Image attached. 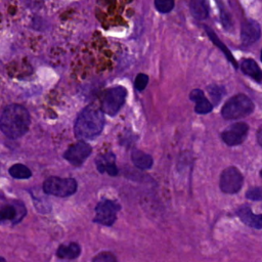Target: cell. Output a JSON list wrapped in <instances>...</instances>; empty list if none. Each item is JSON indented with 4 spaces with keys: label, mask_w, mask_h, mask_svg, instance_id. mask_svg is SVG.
I'll return each instance as SVG.
<instances>
[{
    "label": "cell",
    "mask_w": 262,
    "mask_h": 262,
    "mask_svg": "<svg viewBox=\"0 0 262 262\" xmlns=\"http://www.w3.org/2000/svg\"><path fill=\"white\" fill-rule=\"evenodd\" d=\"M31 123L30 114L27 108L19 104L5 106L0 119L1 131L9 138L15 139L25 135Z\"/></svg>",
    "instance_id": "obj_1"
},
{
    "label": "cell",
    "mask_w": 262,
    "mask_h": 262,
    "mask_svg": "<svg viewBox=\"0 0 262 262\" xmlns=\"http://www.w3.org/2000/svg\"><path fill=\"white\" fill-rule=\"evenodd\" d=\"M103 126L104 116L102 110L89 105L78 116L74 125V131L77 138L92 139L101 133Z\"/></svg>",
    "instance_id": "obj_2"
},
{
    "label": "cell",
    "mask_w": 262,
    "mask_h": 262,
    "mask_svg": "<svg viewBox=\"0 0 262 262\" xmlns=\"http://www.w3.org/2000/svg\"><path fill=\"white\" fill-rule=\"evenodd\" d=\"M255 105L245 94H236L229 98L221 110V115L226 120L244 118L253 113Z\"/></svg>",
    "instance_id": "obj_3"
},
{
    "label": "cell",
    "mask_w": 262,
    "mask_h": 262,
    "mask_svg": "<svg viewBox=\"0 0 262 262\" xmlns=\"http://www.w3.org/2000/svg\"><path fill=\"white\" fill-rule=\"evenodd\" d=\"M43 190L47 194L66 198L76 192L77 182L73 178H60L52 176L44 181Z\"/></svg>",
    "instance_id": "obj_4"
},
{
    "label": "cell",
    "mask_w": 262,
    "mask_h": 262,
    "mask_svg": "<svg viewBox=\"0 0 262 262\" xmlns=\"http://www.w3.org/2000/svg\"><path fill=\"white\" fill-rule=\"evenodd\" d=\"M127 96V91L122 86L110 88L102 99L101 110L108 116H115L123 106Z\"/></svg>",
    "instance_id": "obj_5"
},
{
    "label": "cell",
    "mask_w": 262,
    "mask_h": 262,
    "mask_svg": "<svg viewBox=\"0 0 262 262\" xmlns=\"http://www.w3.org/2000/svg\"><path fill=\"white\" fill-rule=\"evenodd\" d=\"M244 183V176L235 167L224 169L220 175L219 186L224 193H236L241 190Z\"/></svg>",
    "instance_id": "obj_6"
},
{
    "label": "cell",
    "mask_w": 262,
    "mask_h": 262,
    "mask_svg": "<svg viewBox=\"0 0 262 262\" xmlns=\"http://www.w3.org/2000/svg\"><path fill=\"white\" fill-rule=\"evenodd\" d=\"M120 205H118L116 202L111 200H103L96 205V215L93 221L105 226H111L115 223L117 212L120 210Z\"/></svg>",
    "instance_id": "obj_7"
},
{
    "label": "cell",
    "mask_w": 262,
    "mask_h": 262,
    "mask_svg": "<svg viewBox=\"0 0 262 262\" xmlns=\"http://www.w3.org/2000/svg\"><path fill=\"white\" fill-rule=\"evenodd\" d=\"M249 132L248 124L244 122H237L230 125L221 133L222 140L229 146H234L243 143L247 138Z\"/></svg>",
    "instance_id": "obj_8"
},
{
    "label": "cell",
    "mask_w": 262,
    "mask_h": 262,
    "mask_svg": "<svg viewBox=\"0 0 262 262\" xmlns=\"http://www.w3.org/2000/svg\"><path fill=\"white\" fill-rule=\"evenodd\" d=\"M91 146L85 141H79L71 145L63 154L64 159L73 166L80 167L91 154Z\"/></svg>",
    "instance_id": "obj_9"
},
{
    "label": "cell",
    "mask_w": 262,
    "mask_h": 262,
    "mask_svg": "<svg viewBox=\"0 0 262 262\" xmlns=\"http://www.w3.org/2000/svg\"><path fill=\"white\" fill-rule=\"evenodd\" d=\"M261 37L260 25L254 19H248L243 23L241 28V39L244 46H250Z\"/></svg>",
    "instance_id": "obj_10"
},
{
    "label": "cell",
    "mask_w": 262,
    "mask_h": 262,
    "mask_svg": "<svg viewBox=\"0 0 262 262\" xmlns=\"http://www.w3.org/2000/svg\"><path fill=\"white\" fill-rule=\"evenodd\" d=\"M26 213V207L20 202L15 201L12 204H8L1 209L0 217L2 222L9 220L12 222V224H15L25 217Z\"/></svg>",
    "instance_id": "obj_11"
},
{
    "label": "cell",
    "mask_w": 262,
    "mask_h": 262,
    "mask_svg": "<svg viewBox=\"0 0 262 262\" xmlns=\"http://www.w3.org/2000/svg\"><path fill=\"white\" fill-rule=\"evenodd\" d=\"M236 215L239 217L242 222H244L246 225L256 229L262 228V214L260 215L254 214L249 205L247 204L242 205L236 210Z\"/></svg>",
    "instance_id": "obj_12"
},
{
    "label": "cell",
    "mask_w": 262,
    "mask_h": 262,
    "mask_svg": "<svg viewBox=\"0 0 262 262\" xmlns=\"http://www.w3.org/2000/svg\"><path fill=\"white\" fill-rule=\"evenodd\" d=\"M97 170L100 173L106 172L111 176L118 174V168L116 166V156L113 152H106L96 158L95 160Z\"/></svg>",
    "instance_id": "obj_13"
},
{
    "label": "cell",
    "mask_w": 262,
    "mask_h": 262,
    "mask_svg": "<svg viewBox=\"0 0 262 262\" xmlns=\"http://www.w3.org/2000/svg\"><path fill=\"white\" fill-rule=\"evenodd\" d=\"M189 98L195 102L194 111L198 114L205 115L210 113L213 108L212 103L205 97L204 92L200 89H193L189 94Z\"/></svg>",
    "instance_id": "obj_14"
},
{
    "label": "cell",
    "mask_w": 262,
    "mask_h": 262,
    "mask_svg": "<svg viewBox=\"0 0 262 262\" xmlns=\"http://www.w3.org/2000/svg\"><path fill=\"white\" fill-rule=\"evenodd\" d=\"M241 69L245 75L251 77L256 82L260 83L262 81V70L254 59L252 58L244 59L241 63Z\"/></svg>",
    "instance_id": "obj_15"
},
{
    "label": "cell",
    "mask_w": 262,
    "mask_h": 262,
    "mask_svg": "<svg viewBox=\"0 0 262 262\" xmlns=\"http://www.w3.org/2000/svg\"><path fill=\"white\" fill-rule=\"evenodd\" d=\"M131 158H132L133 164L137 168L142 169V170L149 169L152 166V163H154L151 156H149L148 154H145L141 150H138V149H134L132 151Z\"/></svg>",
    "instance_id": "obj_16"
},
{
    "label": "cell",
    "mask_w": 262,
    "mask_h": 262,
    "mask_svg": "<svg viewBox=\"0 0 262 262\" xmlns=\"http://www.w3.org/2000/svg\"><path fill=\"white\" fill-rule=\"evenodd\" d=\"M81 253V248L76 243L70 245H60L56 251V255L60 259H75Z\"/></svg>",
    "instance_id": "obj_17"
},
{
    "label": "cell",
    "mask_w": 262,
    "mask_h": 262,
    "mask_svg": "<svg viewBox=\"0 0 262 262\" xmlns=\"http://www.w3.org/2000/svg\"><path fill=\"white\" fill-rule=\"evenodd\" d=\"M189 10L192 16L199 20L205 19L209 13L206 0H190Z\"/></svg>",
    "instance_id": "obj_18"
},
{
    "label": "cell",
    "mask_w": 262,
    "mask_h": 262,
    "mask_svg": "<svg viewBox=\"0 0 262 262\" xmlns=\"http://www.w3.org/2000/svg\"><path fill=\"white\" fill-rule=\"evenodd\" d=\"M205 30L207 31V34H208V36L210 37V39L212 40V42L215 44V45H217L222 51H223V53L225 54V56L227 57V59L233 64V67L234 68H237V64H236V61L234 60V58L232 57V55H231V53H230V51L226 48V46L225 45H223L222 44V42L218 39V37L215 35V33L211 30V29H209V28H205Z\"/></svg>",
    "instance_id": "obj_19"
},
{
    "label": "cell",
    "mask_w": 262,
    "mask_h": 262,
    "mask_svg": "<svg viewBox=\"0 0 262 262\" xmlns=\"http://www.w3.org/2000/svg\"><path fill=\"white\" fill-rule=\"evenodd\" d=\"M9 174L13 178H16V179H28V178H30L32 176L31 170L27 166H25L23 164L12 165L9 168Z\"/></svg>",
    "instance_id": "obj_20"
},
{
    "label": "cell",
    "mask_w": 262,
    "mask_h": 262,
    "mask_svg": "<svg viewBox=\"0 0 262 262\" xmlns=\"http://www.w3.org/2000/svg\"><path fill=\"white\" fill-rule=\"evenodd\" d=\"M155 6L161 13H168L174 8V0H155Z\"/></svg>",
    "instance_id": "obj_21"
},
{
    "label": "cell",
    "mask_w": 262,
    "mask_h": 262,
    "mask_svg": "<svg viewBox=\"0 0 262 262\" xmlns=\"http://www.w3.org/2000/svg\"><path fill=\"white\" fill-rule=\"evenodd\" d=\"M208 91H209L210 96L212 97L213 102H214L215 104H217V103L220 101V99L222 98V96H223L224 93H225L224 88L221 87V86H217V85H211V86H209Z\"/></svg>",
    "instance_id": "obj_22"
},
{
    "label": "cell",
    "mask_w": 262,
    "mask_h": 262,
    "mask_svg": "<svg viewBox=\"0 0 262 262\" xmlns=\"http://www.w3.org/2000/svg\"><path fill=\"white\" fill-rule=\"evenodd\" d=\"M246 198L251 201H262V187L254 186L247 190Z\"/></svg>",
    "instance_id": "obj_23"
},
{
    "label": "cell",
    "mask_w": 262,
    "mask_h": 262,
    "mask_svg": "<svg viewBox=\"0 0 262 262\" xmlns=\"http://www.w3.org/2000/svg\"><path fill=\"white\" fill-rule=\"evenodd\" d=\"M147 83H148V77L145 74H138L135 78L134 86L138 91H142L146 87Z\"/></svg>",
    "instance_id": "obj_24"
},
{
    "label": "cell",
    "mask_w": 262,
    "mask_h": 262,
    "mask_svg": "<svg viewBox=\"0 0 262 262\" xmlns=\"http://www.w3.org/2000/svg\"><path fill=\"white\" fill-rule=\"evenodd\" d=\"M92 262H117V260L112 253L101 252L93 258Z\"/></svg>",
    "instance_id": "obj_25"
},
{
    "label": "cell",
    "mask_w": 262,
    "mask_h": 262,
    "mask_svg": "<svg viewBox=\"0 0 262 262\" xmlns=\"http://www.w3.org/2000/svg\"><path fill=\"white\" fill-rule=\"evenodd\" d=\"M23 2L30 8H39L42 5L43 0H23Z\"/></svg>",
    "instance_id": "obj_26"
},
{
    "label": "cell",
    "mask_w": 262,
    "mask_h": 262,
    "mask_svg": "<svg viewBox=\"0 0 262 262\" xmlns=\"http://www.w3.org/2000/svg\"><path fill=\"white\" fill-rule=\"evenodd\" d=\"M256 139H257V142L260 146H262V126L258 129L257 131V134H256Z\"/></svg>",
    "instance_id": "obj_27"
},
{
    "label": "cell",
    "mask_w": 262,
    "mask_h": 262,
    "mask_svg": "<svg viewBox=\"0 0 262 262\" xmlns=\"http://www.w3.org/2000/svg\"><path fill=\"white\" fill-rule=\"evenodd\" d=\"M260 177H261V178H262V170H261V171H260Z\"/></svg>",
    "instance_id": "obj_28"
},
{
    "label": "cell",
    "mask_w": 262,
    "mask_h": 262,
    "mask_svg": "<svg viewBox=\"0 0 262 262\" xmlns=\"http://www.w3.org/2000/svg\"><path fill=\"white\" fill-rule=\"evenodd\" d=\"M261 61H262V50H261Z\"/></svg>",
    "instance_id": "obj_29"
}]
</instances>
